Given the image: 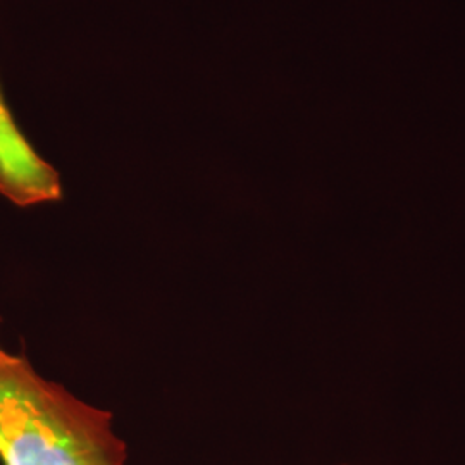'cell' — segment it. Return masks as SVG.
I'll return each instance as SVG.
<instances>
[{
    "instance_id": "1",
    "label": "cell",
    "mask_w": 465,
    "mask_h": 465,
    "mask_svg": "<svg viewBox=\"0 0 465 465\" xmlns=\"http://www.w3.org/2000/svg\"><path fill=\"white\" fill-rule=\"evenodd\" d=\"M2 465H124L111 414L44 380L25 357L0 347Z\"/></svg>"
}]
</instances>
